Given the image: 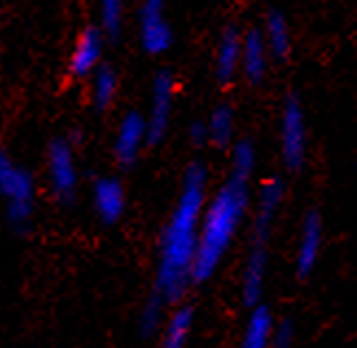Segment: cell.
I'll return each mask as SVG.
<instances>
[{
  "mask_svg": "<svg viewBox=\"0 0 357 348\" xmlns=\"http://www.w3.org/2000/svg\"><path fill=\"white\" fill-rule=\"evenodd\" d=\"M193 326V311L191 307H180L165 326V335L160 348H184Z\"/></svg>",
  "mask_w": 357,
  "mask_h": 348,
  "instance_id": "e0dca14e",
  "label": "cell"
},
{
  "mask_svg": "<svg viewBox=\"0 0 357 348\" xmlns=\"http://www.w3.org/2000/svg\"><path fill=\"white\" fill-rule=\"evenodd\" d=\"M255 169V149L250 142H239L232 149V171L215 197L204 206L199 221L197 257L193 265V282L208 280L226 250L235 239L237 228L248 209V182Z\"/></svg>",
  "mask_w": 357,
  "mask_h": 348,
  "instance_id": "7a4b0ae2",
  "label": "cell"
},
{
  "mask_svg": "<svg viewBox=\"0 0 357 348\" xmlns=\"http://www.w3.org/2000/svg\"><path fill=\"white\" fill-rule=\"evenodd\" d=\"M268 44H270V51L276 57H285L289 53V29H287V20L283 13L272 11L268 15Z\"/></svg>",
  "mask_w": 357,
  "mask_h": 348,
  "instance_id": "d6986e66",
  "label": "cell"
},
{
  "mask_svg": "<svg viewBox=\"0 0 357 348\" xmlns=\"http://www.w3.org/2000/svg\"><path fill=\"white\" fill-rule=\"evenodd\" d=\"M281 145H283V160L287 169L296 171L305 162V149H307V130H305V116L301 103L289 97L283 107V121H281Z\"/></svg>",
  "mask_w": 357,
  "mask_h": 348,
  "instance_id": "8992f818",
  "label": "cell"
},
{
  "mask_svg": "<svg viewBox=\"0 0 357 348\" xmlns=\"http://www.w3.org/2000/svg\"><path fill=\"white\" fill-rule=\"evenodd\" d=\"M291 342H294V326H291V322H281L278 326H274L272 348H289Z\"/></svg>",
  "mask_w": 357,
  "mask_h": 348,
  "instance_id": "7402d4cb",
  "label": "cell"
},
{
  "mask_svg": "<svg viewBox=\"0 0 357 348\" xmlns=\"http://www.w3.org/2000/svg\"><path fill=\"white\" fill-rule=\"evenodd\" d=\"M105 38L99 31V27H86L75 40L73 53L68 59V70L75 77H92L99 66H103V49H105Z\"/></svg>",
  "mask_w": 357,
  "mask_h": 348,
  "instance_id": "ba28073f",
  "label": "cell"
},
{
  "mask_svg": "<svg viewBox=\"0 0 357 348\" xmlns=\"http://www.w3.org/2000/svg\"><path fill=\"white\" fill-rule=\"evenodd\" d=\"M320 243H322V221L316 213H309L307 219L303 221V234L298 243V257H296V267L298 276L305 278L312 274L314 265L320 255Z\"/></svg>",
  "mask_w": 357,
  "mask_h": 348,
  "instance_id": "7c38bea8",
  "label": "cell"
},
{
  "mask_svg": "<svg viewBox=\"0 0 357 348\" xmlns=\"http://www.w3.org/2000/svg\"><path fill=\"white\" fill-rule=\"evenodd\" d=\"M90 97L92 105H95L97 112H105L110 109L114 99H116V90H119V77L116 70L110 64H103L97 68V73L90 77Z\"/></svg>",
  "mask_w": 357,
  "mask_h": 348,
  "instance_id": "2e32d148",
  "label": "cell"
},
{
  "mask_svg": "<svg viewBox=\"0 0 357 348\" xmlns=\"http://www.w3.org/2000/svg\"><path fill=\"white\" fill-rule=\"evenodd\" d=\"M268 236L270 230L255 228V239L250 255H248L245 272H243V303L248 307H257L263 292V280L268 270Z\"/></svg>",
  "mask_w": 357,
  "mask_h": 348,
  "instance_id": "30bf717a",
  "label": "cell"
},
{
  "mask_svg": "<svg viewBox=\"0 0 357 348\" xmlns=\"http://www.w3.org/2000/svg\"><path fill=\"white\" fill-rule=\"evenodd\" d=\"M138 33H141V44L145 53L162 55L172 49L174 31L165 15V5L160 0H147L138 11Z\"/></svg>",
  "mask_w": 357,
  "mask_h": 348,
  "instance_id": "5b68a950",
  "label": "cell"
},
{
  "mask_svg": "<svg viewBox=\"0 0 357 348\" xmlns=\"http://www.w3.org/2000/svg\"><path fill=\"white\" fill-rule=\"evenodd\" d=\"M97 27L105 40H119L123 33V3H119V0H103Z\"/></svg>",
  "mask_w": 357,
  "mask_h": 348,
  "instance_id": "ffe728a7",
  "label": "cell"
},
{
  "mask_svg": "<svg viewBox=\"0 0 357 348\" xmlns=\"http://www.w3.org/2000/svg\"><path fill=\"white\" fill-rule=\"evenodd\" d=\"M206 206V171L193 162L184 173L178 204L160 234L156 289L165 303H178L193 282L199 221Z\"/></svg>",
  "mask_w": 357,
  "mask_h": 348,
  "instance_id": "6da1fadb",
  "label": "cell"
},
{
  "mask_svg": "<svg viewBox=\"0 0 357 348\" xmlns=\"http://www.w3.org/2000/svg\"><path fill=\"white\" fill-rule=\"evenodd\" d=\"M172 107H174V77L169 70H162L153 79V90H151V105H149V116L147 121V142L156 145L167 134L169 119H172Z\"/></svg>",
  "mask_w": 357,
  "mask_h": 348,
  "instance_id": "52a82bcc",
  "label": "cell"
},
{
  "mask_svg": "<svg viewBox=\"0 0 357 348\" xmlns=\"http://www.w3.org/2000/svg\"><path fill=\"white\" fill-rule=\"evenodd\" d=\"M143 145H147V121L138 112H128L121 119L119 130L114 136V158L121 167L130 169L138 156H141Z\"/></svg>",
  "mask_w": 357,
  "mask_h": 348,
  "instance_id": "9c48e42d",
  "label": "cell"
},
{
  "mask_svg": "<svg viewBox=\"0 0 357 348\" xmlns=\"http://www.w3.org/2000/svg\"><path fill=\"white\" fill-rule=\"evenodd\" d=\"M0 197L7 202L5 213L9 224L18 232L26 230L36 211V182L33 176L3 147H0Z\"/></svg>",
  "mask_w": 357,
  "mask_h": 348,
  "instance_id": "3957f363",
  "label": "cell"
},
{
  "mask_svg": "<svg viewBox=\"0 0 357 348\" xmlns=\"http://www.w3.org/2000/svg\"><path fill=\"white\" fill-rule=\"evenodd\" d=\"M165 298L158 292H151L145 300V305L141 309V315H138V328H141V335L149 338L158 331L160 322H162V309H165Z\"/></svg>",
  "mask_w": 357,
  "mask_h": 348,
  "instance_id": "44dd1931",
  "label": "cell"
},
{
  "mask_svg": "<svg viewBox=\"0 0 357 348\" xmlns=\"http://www.w3.org/2000/svg\"><path fill=\"white\" fill-rule=\"evenodd\" d=\"M266 40L259 31H248L241 38V68L252 84H259L266 75Z\"/></svg>",
  "mask_w": 357,
  "mask_h": 348,
  "instance_id": "5bb4252c",
  "label": "cell"
},
{
  "mask_svg": "<svg viewBox=\"0 0 357 348\" xmlns=\"http://www.w3.org/2000/svg\"><path fill=\"white\" fill-rule=\"evenodd\" d=\"M241 66V38L235 29H226L217 46L215 73L222 84H228Z\"/></svg>",
  "mask_w": 357,
  "mask_h": 348,
  "instance_id": "4fadbf2b",
  "label": "cell"
},
{
  "mask_svg": "<svg viewBox=\"0 0 357 348\" xmlns=\"http://www.w3.org/2000/svg\"><path fill=\"white\" fill-rule=\"evenodd\" d=\"M191 140L195 145H204L208 140V132H206V123H193L191 125Z\"/></svg>",
  "mask_w": 357,
  "mask_h": 348,
  "instance_id": "603a6c76",
  "label": "cell"
},
{
  "mask_svg": "<svg viewBox=\"0 0 357 348\" xmlns=\"http://www.w3.org/2000/svg\"><path fill=\"white\" fill-rule=\"evenodd\" d=\"M92 209L105 226L116 224L128 209L126 188H123L121 180L110 176L95 180V184H92Z\"/></svg>",
  "mask_w": 357,
  "mask_h": 348,
  "instance_id": "8fae6325",
  "label": "cell"
},
{
  "mask_svg": "<svg viewBox=\"0 0 357 348\" xmlns=\"http://www.w3.org/2000/svg\"><path fill=\"white\" fill-rule=\"evenodd\" d=\"M46 169H49V184L53 197L59 204H70L77 195L79 186V171H77V160L73 145L64 138H55L49 145L46 153Z\"/></svg>",
  "mask_w": 357,
  "mask_h": 348,
  "instance_id": "277c9868",
  "label": "cell"
},
{
  "mask_svg": "<svg viewBox=\"0 0 357 348\" xmlns=\"http://www.w3.org/2000/svg\"><path fill=\"white\" fill-rule=\"evenodd\" d=\"M208 132V142L217 147H226L232 140V132H235V119H232V109L228 105L215 107V112L211 114L206 123Z\"/></svg>",
  "mask_w": 357,
  "mask_h": 348,
  "instance_id": "ac0fdd59",
  "label": "cell"
},
{
  "mask_svg": "<svg viewBox=\"0 0 357 348\" xmlns=\"http://www.w3.org/2000/svg\"><path fill=\"white\" fill-rule=\"evenodd\" d=\"M272 333H274V322H272L270 309L257 305L250 313V320L245 324L241 348H270Z\"/></svg>",
  "mask_w": 357,
  "mask_h": 348,
  "instance_id": "9a60e30c",
  "label": "cell"
}]
</instances>
